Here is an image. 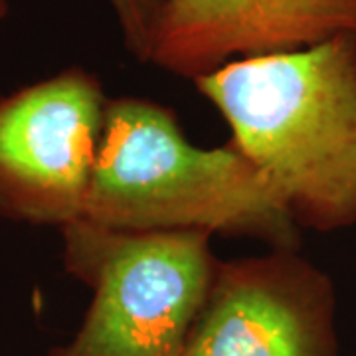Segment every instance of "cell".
<instances>
[{"mask_svg":"<svg viewBox=\"0 0 356 356\" xmlns=\"http://www.w3.org/2000/svg\"><path fill=\"white\" fill-rule=\"evenodd\" d=\"M346 32H356V0H159L149 62L194 81Z\"/></svg>","mask_w":356,"mask_h":356,"instance_id":"6","label":"cell"},{"mask_svg":"<svg viewBox=\"0 0 356 356\" xmlns=\"http://www.w3.org/2000/svg\"><path fill=\"white\" fill-rule=\"evenodd\" d=\"M10 13V4H8V0H0V22L8 16Z\"/></svg>","mask_w":356,"mask_h":356,"instance_id":"8","label":"cell"},{"mask_svg":"<svg viewBox=\"0 0 356 356\" xmlns=\"http://www.w3.org/2000/svg\"><path fill=\"white\" fill-rule=\"evenodd\" d=\"M86 220L117 229H200L299 250L301 232L269 178L232 143L202 149L177 113L145 97H109Z\"/></svg>","mask_w":356,"mask_h":356,"instance_id":"2","label":"cell"},{"mask_svg":"<svg viewBox=\"0 0 356 356\" xmlns=\"http://www.w3.org/2000/svg\"><path fill=\"white\" fill-rule=\"evenodd\" d=\"M121 26L127 50L143 64L149 62L159 0H107Z\"/></svg>","mask_w":356,"mask_h":356,"instance_id":"7","label":"cell"},{"mask_svg":"<svg viewBox=\"0 0 356 356\" xmlns=\"http://www.w3.org/2000/svg\"><path fill=\"white\" fill-rule=\"evenodd\" d=\"M334 283L299 250L218 261L180 356H339Z\"/></svg>","mask_w":356,"mask_h":356,"instance_id":"5","label":"cell"},{"mask_svg":"<svg viewBox=\"0 0 356 356\" xmlns=\"http://www.w3.org/2000/svg\"><path fill=\"white\" fill-rule=\"evenodd\" d=\"M64 269L93 291L72 343L48 356H180L216 273L212 234L133 232L77 218Z\"/></svg>","mask_w":356,"mask_h":356,"instance_id":"3","label":"cell"},{"mask_svg":"<svg viewBox=\"0 0 356 356\" xmlns=\"http://www.w3.org/2000/svg\"><path fill=\"white\" fill-rule=\"evenodd\" d=\"M107 95L70 65L0 97V218L64 228L83 216Z\"/></svg>","mask_w":356,"mask_h":356,"instance_id":"4","label":"cell"},{"mask_svg":"<svg viewBox=\"0 0 356 356\" xmlns=\"http://www.w3.org/2000/svg\"><path fill=\"white\" fill-rule=\"evenodd\" d=\"M194 86L301 229L356 224V32L242 58Z\"/></svg>","mask_w":356,"mask_h":356,"instance_id":"1","label":"cell"}]
</instances>
